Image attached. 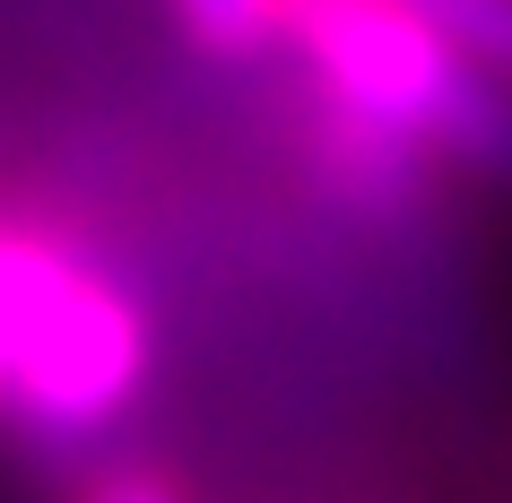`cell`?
<instances>
[{
    "instance_id": "6da1fadb",
    "label": "cell",
    "mask_w": 512,
    "mask_h": 503,
    "mask_svg": "<svg viewBox=\"0 0 512 503\" xmlns=\"http://www.w3.org/2000/svg\"><path fill=\"white\" fill-rule=\"evenodd\" d=\"M270 35L313 61L330 96L434 139L460 165L512 174V87L486 79L417 0H270Z\"/></svg>"
},
{
    "instance_id": "7a4b0ae2",
    "label": "cell",
    "mask_w": 512,
    "mask_h": 503,
    "mask_svg": "<svg viewBox=\"0 0 512 503\" xmlns=\"http://www.w3.org/2000/svg\"><path fill=\"white\" fill-rule=\"evenodd\" d=\"M139 382H148V313H139L131 287H113L87 252H70V261L44 278L27 330L9 347L0 408L27 425V434L87 443V434H105V425L139 399Z\"/></svg>"
},
{
    "instance_id": "3957f363",
    "label": "cell",
    "mask_w": 512,
    "mask_h": 503,
    "mask_svg": "<svg viewBox=\"0 0 512 503\" xmlns=\"http://www.w3.org/2000/svg\"><path fill=\"white\" fill-rule=\"evenodd\" d=\"M287 148H296V174L322 191L330 209L365 217V226H408V217L434 200V174H443V148L382 113L330 96L322 79L296 96L287 113Z\"/></svg>"
},
{
    "instance_id": "277c9868",
    "label": "cell",
    "mask_w": 512,
    "mask_h": 503,
    "mask_svg": "<svg viewBox=\"0 0 512 503\" xmlns=\"http://www.w3.org/2000/svg\"><path fill=\"white\" fill-rule=\"evenodd\" d=\"M70 252H79V243L61 235V226H44V217H0V382H9V347L27 330L44 278H53Z\"/></svg>"
},
{
    "instance_id": "5b68a950",
    "label": "cell",
    "mask_w": 512,
    "mask_h": 503,
    "mask_svg": "<svg viewBox=\"0 0 512 503\" xmlns=\"http://www.w3.org/2000/svg\"><path fill=\"white\" fill-rule=\"evenodd\" d=\"M417 9H426L469 61H478L486 79L512 87V0H417Z\"/></svg>"
},
{
    "instance_id": "8992f818",
    "label": "cell",
    "mask_w": 512,
    "mask_h": 503,
    "mask_svg": "<svg viewBox=\"0 0 512 503\" xmlns=\"http://www.w3.org/2000/svg\"><path fill=\"white\" fill-rule=\"evenodd\" d=\"M174 18H183V35L200 53H217V61H243V53L270 44V0H174Z\"/></svg>"
},
{
    "instance_id": "52a82bcc",
    "label": "cell",
    "mask_w": 512,
    "mask_h": 503,
    "mask_svg": "<svg viewBox=\"0 0 512 503\" xmlns=\"http://www.w3.org/2000/svg\"><path fill=\"white\" fill-rule=\"evenodd\" d=\"M79 503H191L174 469H148V460H122V469H96L79 486Z\"/></svg>"
}]
</instances>
